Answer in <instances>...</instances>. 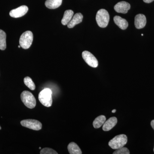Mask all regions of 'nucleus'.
<instances>
[{"label": "nucleus", "mask_w": 154, "mask_h": 154, "mask_svg": "<svg viewBox=\"0 0 154 154\" xmlns=\"http://www.w3.org/2000/svg\"><path fill=\"white\" fill-rule=\"evenodd\" d=\"M113 154H129L130 152L129 150L127 148L122 147L120 148L116 149V150L114 152Z\"/></svg>", "instance_id": "20"}, {"label": "nucleus", "mask_w": 154, "mask_h": 154, "mask_svg": "<svg viewBox=\"0 0 154 154\" xmlns=\"http://www.w3.org/2000/svg\"><path fill=\"white\" fill-rule=\"evenodd\" d=\"M21 124L22 126L33 130H40L42 127L41 122L35 119H29L22 120L21 122Z\"/></svg>", "instance_id": "6"}, {"label": "nucleus", "mask_w": 154, "mask_h": 154, "mask_svg": "<svg viewBox=\"0 0 154 154\" xmlns=\"http://www.w3.org/2000/svg\"><path fill=\"white\" fill-rule=\"evenodd\" d=\"M62 0H47L45 5L50 9H54L59 8L61 5Z\"/></svg>", "instance_id": "14"}, {"label": "nucleus", "mask_w": 154, "mask_h": 154, "mask_svg": "<svg viewBox=\"0 0 154 154\" xmlns=\"http://www.w3.org/2000/svg\"><path fill=\"white\" fill-rule=\"evenodd\" d=\"M22 102L28 108H34L36 105V100L32 93L28 91H24L21 95Z\"/></svg>", "instance_id": "4"}, {"label": "nucleus", "mask_w": 154, "mask_h": 154, "mask_svg": "<svg viewBox=\"0 0 154 154\" xmlns=\"http://www.w3.org/2000/svg\"><path fill=\"white\" fill-rule=\"evenodd\" d=\"M146 23V19L143 14H138L135 17L134 24L137 29H142L145 26Z\"/></svg>", "instance_id": "10"}, {"label": "nucleus", "mask_w": 154, "mask_h": 154, "mask_svg": "<svg viewBox=\"0 0 154 154\" xmlns=\"http://www.w3.org/2000/svg\"><path fill=\"white\" fill-rule=\"evenodd\" d=\"M41 154H57V152L53 149H52L49 148H45L42 149L40 152Z\"/></svg>", "instance_id": "21"}, {"label": "nucleus", "mask_w": 154, "mask_h": 154, "mask_svg": "<svg viewBox=\"0 0 154 154\" xmlns=\"http://www.w3.org/2000/svg\"><path fill=\"white\" fill-rule=\"evenodd\" d=\"M20 47H21V46H20V45H19V46H18V48H20Z\"/></svg>", "instance_id": "25"}, {"label": "nucleus", "mask_w": 154, "mask_h": 154, "mask_svg": "<svg viewBox=\"0 0 154 154\" xmlns=\"http://www.w3.org/2000/svg\"><path fill=\"white\" fill-rule=\"evenodd\" d=\"M151 125L152 127V128L154 130V119L152 120L151 122Z\"/></svg>", "instance_id": "23"}, {"label": "nucleus", "mask_w": 154, "mask_h": 154, "mask_svg": "<svg viewBox=\"0 0 154 154\" xmlns=\"http://www.w3.org/2000/svg\"><path fill=\"white\" fill-rule=\"evenodd\" d=\"M143 2L146 3H151L154 0H143Z\"/></svg>", "instance_id": "22"}, {"label": "nucleus", "mask_w": 154, "mask_h": 154, "mask_svg": "<svg viewBox=\"0 0 154 154\" xmlns=\"http://www.w3.org/2000/svg\"><path fill=\"white\" fill-rule=\"evenodd\" d=\"M83 16L81 13H77L75 14L72 18L70 22L67 25L68 28H72L74 27L77 24H79L82 21Z\"/></svg>", "instance_id": "12"}, {"label": "nucleus", "mask_w": 154, "mask_h": 154, "mask_svg": "<svg viewBox=\"0 0 154 154\" xmlns=\"http://www.w3.org/2000/svg\"><path fill=\"white\" fill-rule=\"evenodd\" d=\"M28 11L27 6L23 5L20 6L17 8L12 10L10 12V15L13 18H17L23 17L27 14Z\"/></svg>", "instance_id": "8"}, {"label": "nucleus", "mask_w": 154, "mask_h": 154, "mask_svg": "<svg viewBox=\"0 0 154 154\" xmlns=\"http://www.w3.org/2000/svg\"><path fill=\"white\" fill-rule=\"evenodd\" d=\"M116 111V110L114 109V110H112V113H115Z\"/></svg>", "instance_id": "24"}, {"label": "nucleus", "mask_w": 154, "mask_h": 154, "mask_svg": "<svg viewBox=\"0 0 154 154\" xmlns=\"http://www.w3.org/2000/svg\"><path fill=\"white\" fill-rule=\"evenodd\" d=\"M117 123V119L116 117H112L105 121L103 125L102 129L104 131H109L116 125Z\"/></svg>", "instance_id": "11"}, {"label": "nucleus", "mask_w": 154, "mask_h": 154, "mask_svg": "<svg viewBox=\"0 0 154 154\" xmlns=\"http://www.w3.org/2000/svg\"><path fill=\"white\" fill-rule=\"evenodd\" d=\"M127 141V137L126 135H118L111 140L109 142L108 145L113 149H117L124 147Z\"/></svg>", "instance_id": "2"}, {"label": "nucleus", "mask_w": 154, "mask_h": 154, "mask_svg": "<svg viewBox=\"0 0 154 154\" xmlns=\"http://www.w3.org/2000/svg\"><path fill=\"white\" fill-rule=\"evenodd\" d=\"M110 20V16L108 12L105 9H101L96 14V21L99 27L106 28Z\"/></svg>", "instance_id": "3"}, {"label": "nucleus", "mask_w": 154, "mask_h": 154, "mask_svg": "<svg viewBox=\"0 0 154 154\" xmlns=\"http://www.w3.org/2000/svg\"><path fill=\"white\" fill-rule=\"evenodd\" d=\"M116 24L122 30H125L128 27V22L125 19L119 16H115L113 18Z\"/></svg>", "instance_id": "13"}, {"label": "nucleus", "mask_w": 154, "mask_h": 154, "mask_svg": "<svg viewBox=\"0 0 154 154\" xmlns=\"http://www.w3.org/2000/svg\"><path fill=\"white\" fill-rule=\"evenodd\" d=\"M33 34L30 31H26L22 33L19 39V44L23 49L29 48L32 45Z\"/></svg>", "instance_id": "5"}, {"label": "nucleus", "mask_w": 154, "mask_h": 154, "mask_svg": "<svg viewBox=\"0 0 154 154\" xmlns=\"http://www.w3.org/2000/svg\"><path fill=\"white\" fill-rule=\"evenodd\" d=\"M1 128H1V126H0V130L1 129Z\"/></svg>", "instance_id": "26"}, {"label": "nucleus", "mask_w": 154, "mask_h": 154, "mask_svg": "<svg viewBox=\"0 0 154 154\" xmlns=\"http://www.w3.org/2000/svg\"><path fill=\"white\" fill-rule=\"evenodd\" d=\"M39 149H41V147H39Z\"/></svg>", "instance_id": "27"}, {"label": "nucleus", "mask_w": 154, "mask_h": 154, "mask_svg": "<svg viewBox=\"0 0 154 154\" xmlns=\"http://www.w3.org/2000/svg\"><path fill=\"white\" fill-rule=\"evenodd\" d=\"M106 117L104 115L99 116L96 117L93 122V125L95 128H99L101 127L106 121Z\"/></svg>", "instance_id": "17"}, {"label": "nucleus", "mask_w": 154, "mask_h": 154, "mask_svg": "<svg viewBox=\"0 0 154 154\" xmlns=\"http://www.w3.org/2000/svg\"><path fill=\"white\" fill-rule=\"evenodd\" d=\"M68 150L70 154H82V153L79 147L74 142L70 143L68 146Z\"/></svg>", "instance_id": "16"}, {"label": "nucleus", "mask_w": 154, "mask_h": 154, "mask_svg": "<svg viewBox=\"0 0 154 154\" xmlns=\"http://www.w3.org/2000/svg\"><path fill=\"white\" fill-rule=\"evenodd\" d=\"M82 55L83 58L89 66L93 68H96L98 66V60L95 57L91 52L85 51H83Z\"/></svg>", "instance_id": "7"}, {"label": "nucleus", "mask_w": 154, "mask_h": 154, "mask_svg": "<svg viewBox=\"0 0 154 154\" xmlns=\"http://www.w3.org/2000/svg\"><path fill=\"white\" fill-rule=\"evenodd\" d=\"M24 83L25 85L28 87L32 91H34L36 88L35 84L32 81V79L29 77H26L24 79Z\"/></svg>", "instance_id": "19"}, {"label": "nucleus", "mask_w": 154, "mask_h": 154, "mask_svg": "<svg viewBox=\"0 0 154 154\" xmlns=\"http://www.w3.org/2000/svg\"></svg>", "instance_id": "28"}, {"label": "nucleus", "mask_w": 154, "mask_h": 154, "mask_svg": "<svg viewBox=\"0 0 154 154\" xmlns=\"http://www.w3.org/2000/svg\"><path fill=\"white\" fill-rule=\"evenodd\" d=\"M74 15L73 11L72 10H67L65 12L61 23L63 25H67L72 18Z\"/></svg>", "instance_id": "15"}, {"label": "nucleus", "mask_w": 154, "mask_h": 154, "mask_svg": "<svg viewBox=\"0 0 154 154\" xmlns=\"http://www.w3.org/2000/svg\"><path fill=\"white\" fill-rule=\"evenodd\" d=\"M6 34L5 31L0 30V49L5 50L6 48Z\"/></svg>", "instance_id": "18"}, {"label": "nucleus", "mask_w": 154, "mask_h": 154, "mask_svg": "<svg viewBox=\"0 0 154 154\" xmlns=\"http://www.w3.org/2000/svg\"><path fill=\"white\" fill-rule=\"evenodd\" d=\"M130 8V5L125 2H119L114 7V10L116 12L123 14H127Z\"/></svg>", "instance_id": "9"}, {"label": "nucleus", "mask_w": 154, "mask_h": 154, "mask_svg": "<svg viewBox=\"0 0 154 154\" xmlns=\"http://www.w3.org/2000/svg\"><path fill=\"white\" fill-rule=\"evenodd\" d=\"M38 100L42 105L50 107L52 104V92L49 88H45L39 93Z\"/></svg>", "instance_id": "1"}]
</instances>
